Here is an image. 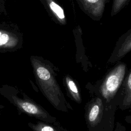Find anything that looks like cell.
<instances>
[{
	"mask_svg": "<svg viewBox=\"0 0 131 131\" xmlns=\"http://www.w3.org/2000/svg\"><path fill=\"white\" fill-rule=\"evenodd\" d=\"M31 60L36 83L46 99L59 111L68 112L72 110L57 81L52 64L35 57H32Z\"/></svg>",
	"mask_w": 131,
	"mask_h": 131,
	"instance_id": "obj_1",
	"label": "cell"
},
{
	"mask_svg": "<svg viewBox=\"0 0 131 131\" xmlns=\"http://www.w3.org/2000/svg\"><path fill=\"white\" fill-rule=\"evenodd\" d=\"M127 72L126 64L121 61H118L100 80L93 84L102 98L104 104L109 103L116 96Z\"/></svg>",
	"mask_w": 131,
	"mask_h": 131,
	"instance_id": "obj_2",
	"label": "cell"
},
{
	"mask_svg": "<svg viewBox=\"0 0 131 131\" xmlns=\"http://www.w3.org/2000/svg\"><path fill=\"white\" fill-rule=\"evenodd\" d=\"M85 88L91 95L90 100L84 107L88 131H103L104 101L93 84L89 82Z\"/></svg>",
	"mask_w": 131,
	"mask_h": 131,
	"instance_id": "obj_3",
	"label": "cell"
},
{
	"mask_svg": "<svg viewBox=\"0 0 131 131\" xmlns=\"http://www.w3.org/2000/svg\"><path fill=\"white\" fill-rule=\"evenodd\" d=\"M5 97L21 113L41 121L56 125L58 128H61L56 117L50 114L41 105L33 100L25 97L20 98L14 95H7Z\"/></svg>",
	"mask_w": 131,
	"mask_h": 131,
	"instance_id": "obj_4",
	"label": "cell"
},
{
	"mask_svg": "<svg viewBox=\"0 0 131 131\" xmlns=\"http://www.w3.org/2000/svg\"><path fill=\"white\" fill-rule=\"evenodd\" d=\"M131 51V28L122 34L116 41L112 52L108 59L107 63H115L121 61Z\"/></svg>",
	"mask_w": 131,
	"mask_h": 131,
	"instance_id": "obj_5",
	"label": "cell"
},
{
	"mask_svg": "<svg viewBox=\"0 0 131 131\" xmlns=\"http://www.w3.org/2000/svg\"><path fill=\"white\" fill-rule=\"evenodd\" d=\"M123 97V91L121 86L114 98L109 103L104 104L103 131H114L115 112L121 103Z\"/></svg>",
	"mask_w": 131,
	"mask_h": 131,
	"instance_id": "obj_6",
	"label": "cell"
},
{
	"mask_svg": "<svg viewBox=\"0 0 131 131\" xmlns=\"http://www.w3.org/2000/svg\"><path fill=\"white\" fill-rule=\"evenodd\" d=\"M81 10L91 19L99 20L102 18L106 4L110 0H76Z\"/></svg>",
	"mask_w": 131,
	"mask_h": 131,
	"instance_id": "obj_7",
	"label": "cell"
},
{
	"mask_svg": "<svg viewBox=\"0 0 131 131\" xmlns=\"http://www.w3.org/2000/svg\"><path fill=\"white\" fill-rule=\"evenodd\" d=\"M41 1L49 15L55 23L62 26L67 24L64 10L57 0H41Z\"/></svg>",
	"mask_w": 131,
	"mask_h": 131,
	"instance_id": "obj_8",
	"label": "cell"
},
{
	"mask_svg": "<svg viewBox=\"0 0 131 131\" xmlns=\"http://www.w3.org/2000/svg\"><path fill=\"white\" fill-rule=\"evenodd\" d=\"M63 83L65 87L67 95L77 103L82 101L80 89L77 81L70 75L67 74L63 78Z\"/></svg>",
	"mask_w": 131,
	"mask_h": 131,
	"instance_id": "obj_9",
	"label": "cell"
},
{
	"mask_svg": "<svg viewBox=\"0 0 131 131\" xmlns=\"http://www.w3.org/2000/svg\"><path fill=\"white\" fill-rule=\"evenodd\" d=\"M121 86L123 97L118 107L122 111H125L131 108V69L127 72Z\"/></svg>",
	"mask_w": 131,
	"mask_h": 131,
	"instance_id": "obj_10",
	"label": "cell"
},
{
	"mask_svg": "<svg viewBox=\"0 0 131 131\" xmlns=\"http://www.w3.org/2000/svg\"><path fill=\"white\" fill-rule=\"evenodd\" d=\"M18 42V39L15 34L0 30V48H12L17 45Z\"/></svg>",
	"mask_w": 131,
	"mask_h": 131,
	"instance_id": "obj_11",
	"label": "cell"
},
{
	"mask_svg": "<svg viewBox=\"0 0 131 131\" xmlns=\"http://www.w3.org/2000/svg\"><path fill=\"white\" fill-rule=\"evenodd\" d=\"M28 126L33 131H60L58 127H55L52 124L39 121L36 123L29 122Z\"/></svg>",
	"mask_w": 131,
	"mask_h": 131,
	"instance_id": "obj_12",
	"label": "cell"
},
{
	"mask_svg": "<svg viewBox=\"0 0 131 131\" xmlns=\"http://www.w3.org/2000/svg\"><path fill=\"white\" fill-rule=\"evenodd\" d=\"M130 0H113L112 5L111 15L112 16L117 15L129 3Z\"/></svg>",
	"mask_w": 131,
	"mask_h": 131,
	"instance_id": "obj_13",
	"label": "cell"
},
{
	"mask_svg": "<svg viewBox=\"0 0 131 131\" xmlns=\"http://www.w3.org/2000/svg\"><path fill=\"white\" fill-rule=\"evenodd\" d=\"M114 131H126V130L124 126H123L119 122H117L116 123V127L114 128Z\"/></svg>",
	"mask_w": 131,
	"mask_h": 131,
	"instance_id": "obj_14",
	"label": "cell"
},
{
	"mask_svg": "<svg viewBox=\"0 0 131 131\" xmlns=\"http://www.w3.org/2000/svg\"><path fill=\"white\" fill-rule=\"evenodd\" d=\"M125 121L128 123L131 124V115H127L125 117Z\"/></svg>",
	"mask_w": 131,
	"mask_h": 131,
	"instance_id": "obj_15",
	"label": "cell"
}]
</instances>
